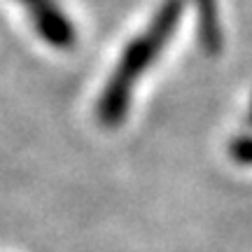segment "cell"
Masks as SVG:
<instances>
[{"mask_svg": "<svg viewBox=\"0 0 252 252\" xmlns=\"http://www.w3.org/2000/svg\"><path fill=\"white\" fill-rule=\"evenodd\" d=\"M198 12V42L206 54H217L222 49V24L217 0H194Z\"/></svg>", "mask_w": 252, "mask_h": 252, "instance_id": "3", "label": "cell"}, {"mask_svg": "<svg viewBox=\"0 0 252 252\" xmlns=\"http://www.w3.org/2000/svg\"><path fill=\"white\" fill-rule=\"evenodd\" d=\"M182 14H185V0H163L143 33H138L124 47L96 103V117L103 126L115 128L126 119L135 84L171 42L175 28L180 26Z\"/></svg>", "mask_w": 252, "mask_h": 252, "instance_id": "1", "label": "cell"}, {"mask_svg": "<svg viewBox=\"0 0 252 252\" xmlns=\"http://www.w3.org/2000/svg\"><path fill=\"white\" fill-rule=\"evenodd\" d=\"M28 12L35 33L54 49H72L77 45V28L56 0H17Z\"/></svg>", "mask_w": 252, "mask_h": 252, "instance_id": "2", "label": "cell"}, {"mask_svg": "<svg viewBox=\"0 0 252 252\" xmlns=\"http://www.w3.org/2000/svg\"><path fill=\"white\" fill-rule=\"evenodd\" d=\"M231 157L238 163H252V138H241L231 145Z\"/></svg>", "mask_w": 252, "mask_h": 252, "instance_id": "4", "label": "cell"}]
</instances>
